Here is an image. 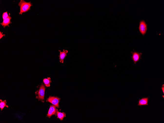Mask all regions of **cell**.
Returning <instances> with one entry per match:
<instances>
[{
	"label": "cell",
	"instance_id": "cell-12",
	"mask_svg": "<svg viewBox=\"0 0 164 123\" xmlns=\"http://www.w3.org/2000/svg\"><path fill=\"white\" fill-rule=\"evenodd\" d=\"M0 108L1 110H2L4 107L6 106L7 107H8V106H7L6 105V101L5 100L3 101L2 100H0Z\"/></svg>",
	"mask_w": 164,
	"mask_h": 123
},
{
	"label": "cell",
	"instance_id": "cell-6",
	"mask_svg": "<svg viewBox=\"0 0 164 123\" xmlns=\"http://www.w3.org/2000/svg\"><path fill=\"white\" fill-rule=\"evenodd\" d=\"M56 106L54 105H52L50 106L48 113L47 115L48 117H50L52 115L56 114L57 110L56 108Z\"/></svg>",
	"mask_w": 164,
	"mask_h": 123
},
{
	"label": "cell",
	"instance_id": "cell-1",
	"mask_svg": "<svg viewBox=\"0 0 164 123\" xmlns=\"http://www.w3.org/2000/svg\"><path fill=\"white\" fill-rule=\"evenodd\" d=\"M32 5L31 2H26L24 0H21L18 4V5L20 8L19 14L22 15L23 13L27 12L30 10Z\"/></svg>",
	"mask_w": 164,
	"mask_h": 123
},
{
	"label": "cell",
	"instance_id": "cell-9",
	"mask_svg": "<svg viewBox=\"0 0 164 123\" xmlns=\"http://www.w3.org/2000/svg\"><path fill=\"white\" fill-rule=\"evenodd\" d=\"M149 98H143L141 99H139L138 105L139 106L148 105Z\"/></svg>",
	"mask_w": 164,
	"mask_h": 123
},
{
	"label": "cell",
	"instance_id": "cell-10",
	"mask_svg": "<svg viewBox=\"0 0 164 123\" xmlns=\"http://www.w3.org/2000/svg\"><path fill=\"white\" fill-rule=\"evenodd\" d=\"M43 82L46 86L48 87L50 86V83L51 82L50 77H48L47 78L44 79L43 80Z\"/></svg>",
	"mask_w": 164,
	"mask_h": 123
},
{
	"label": "cell",
	"instance_id": "cell-8",
	"mask_svg": "<svg viewBox=\"0 0 164 123\" xmlns=\"http://www.w3.org/2000/svg\"><path fill=\"white\" fill-rule=\"evenodd\" d=\"M59 51L60 52L59 56L60 62L61 63H63L64 59L67 56V54L68 53V51L64 50L63 51Z\"/></svg>",
	"mask_w": 164,
	"mask_h": 123
},
{
	"label": "cell",
	"instance_id": "cell-2",
	"mask_svg": "<svg viewBox=\"0 0 164 123\" xmlns=\"http://www.w3.org/2000/svg\"><path fill=\"white\" fill-rule=\"evenodd\" d=\"M45 87L42 84L40 86L38 93V96L36 97L39 100H43L44 99Z\"/></svg>",
	"mask_w": 164,
	"mask_h": 123
},
{
	"label": "cell",
	"instance_id": "cell-13",
	"mask_svg": "<svg viewBox=\"0 0 164 123\" xmlns=\"http://www.w3.org/2000/svg\"><path fill=\"white\" fill-rule=\"evenodd\" d=\"M10 13L9 14L8 13V12H6L4 13L2 15V18L3 20L7 18L9 16Z\"/></svg>",
	"mask_w": 164,
	"mask_h": 123
},
{
	"label": "cell",
	"instance_id": "cell-11",
	"mask_svg": "<svg viewBox=\"0 0 164 123\" xmlns=\"http://www.w3.org/2000/svg\"><path fill=\"white\" fill-rule=\"evenodd\" d=\"M57 115L58 118L61 120H63L65 116V114L64 113L59 112L57 109L56 110Z\"/></svg>",
	"mask_w": 164,
	"mask_h": 123
},
{
	"label": "cell",
	"instance_id": "cell-15",
	"mask_svg": "<svg viewBox=\"0 0 164 123\" xmlns=\"http://www.w3.org/2000/svg\"><path fill=\"white\" fill-rule=\"evenodd\" d=\"M162 90L163 92V94H164V85L163 84L161 87Z\"/></svg>",
	"mask_w": 164,
	"mask_h": 123
},
{
	"label": "cell",
	"instance_id": "cell-16",
	"mask_svg": "<svg viewBox=\"0 0 164 123\" xmlns=\"http://www.w3.org/2000/svg\"><path fill=\"white\" fill-rule=\"evenodd\" d=\"M163 96V98H164V95L163 96Z\"/></svg>",
	"mask_w": 164,
	"mask_h": 123
},
{
	"label": "cell",
	"instance_id": "cell-5",
	"mask_svg": "<svg viewBox=\"0 0 164 123\" xmlns=\"http://www.w3.org/2000/svg\"><path fill=\"white\" fill-rule=\"evenodd\" d=\"M60 99L58 97L50 96L48 99L47 101L55 105L57 108L59 107V103Z\"/></svg>",
	"mask_w": 164,
	"mask_h": 123
},
{
	"label": "cell",
	"instance_id": "cell-3",
	"mask_svg": "<svg viewBox=\"0 0 164 123\" xmlns=\"http://www.w3.org/2000/svg\"><path fill=\"white\" fill-rule=\"evenodd\" d=\"M139 29L140 33L142 35H144L146 34L147 31V24L144 20L140 21Z\"/></svg>",
	"mask_w": 164,
	"mask_h": 123
},
{
	"label": "cell",
	"instance_id": "cell-14",
	"mask_svg": "<svg viewBox=\"0 0 164 123\" xmlns=\"http://www.w3.org/2000/svg\"><path fill=\"white\" fill-rule=\"evenodd\" d=\"M2 33V32L1 31H0V39H1L3 36L6 35L5 34H3Z\"/></svg>",
	"mask_w": 164,
	"mask_h": 123
},
{
	"label": "cell",
	"instance_id": "cell-4",
	"mask_svg": "<svg viewBox=\"0 0 164 123\" xmlns=\"http://www.w3.org/2000/svg\"><path fill=\"white\" fill-rule=\"evenodd\" d=\"M133 55L131 57L132 60L133 61L135 64H136L137 62H139L141 59V56L142 55V53H139L136 51L134 52H132Z\"/></svg>",
	"mask_w": 164,
	"mask_h": 123
},
{
	"label": "cell",
	"instance_id": "cell-7",
	"mask_svg": "<svg viewBox=\"0 0 164 123\" xmlns=\"http://www.w3.org/2000/svg\"><path fill=\"white\" fill-rule=\"evenodd\" d=\"M11 18L10 16V14L9 17L6 19L3 20V22L1 23L2 26L5 28L6 26L9 27V25L12 23L11 21Z\"/></svg>",
	"mask_w": 164,
	"mask_h": 123
}]
</instances>
